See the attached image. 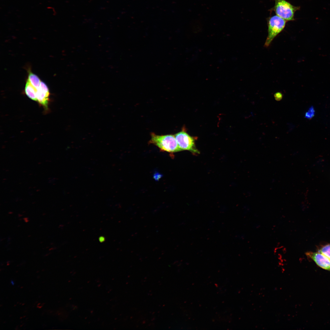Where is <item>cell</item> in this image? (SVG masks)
Returning <instances> with one entry per match:
<instances>
[{
	"mask_svg": "<svg viewBox=\"0 0 330 330\" xmlns=\"http://www.w3.org/2000/svg\"><path fill=\"white\" fill-rule=\"evenodd\" d=\"M149 143L155 145L162 151L171 153L182 151L174 135H159L152 132Z\"/></svg>",
	"mask_w": 330,
	"mask_h": 330,
	"instance_id": "1",
	"label": "cell"
},
{
	"mask_svg": "<svg viewBox=\"0 0 330 330\" xmlns=\"http://www.w3.org/2000/svg\"><path fill=\"white\" fill-rule=\"evenodd\" d=\"M11 284H12V285H13V284H14V282H13V280H11Z\"/></svg>",
	"mask_w": 330,
	"mask_h": 330,
	"instance_id": "13",
	"label": "cell"
},
{
	"mask_svg": "<svg viewBox=\"0 0 330 330\" xmlns=\"http://www.w3.org/2000/svg\"><path fill=\"white\" fill-rule=\"evenodd\" d=\"M315 114V111L313 107L310 108L305 113V117L308 119H310L314 116Z\"/></svg>",
	"mask_w": 330,
	"mask_h": 330,
	"instance_id": "10",
	"label": "cell"
},
{
	"mask_svg": "<svg viewBox=\"0 0 330 330\" xmlns=\"http://www.w3.org/2000/svg\"><path fill=\"white\" fill-rule=\"evenodd\" d=\"M28 79L31 85L36 89L38 88L40 85L41 81L39 78L31 71H29Z\"/></svg>",
	"mask_w": 330,
	"mask_h": 330,
	"instance_id": "8",
	"label": "cell"
},
{
	"mask_svg": "<svg viewBox=\"0 0 330 330\" xmlns=\"http://www.w3.org/2000/svg\"><path fill=\"white\" fill-rule=\"evenodd\" d=\"M154 178L156 179V180H157L161 177V175L159 174L156 173L154 175Z\"/></svg>",
	"mask_w": 330,
	"mask_h": 330,
	"instance_id": "12",
	"label": "cell"
},
{
	"mask_svg": "<svg viewBox=\"0 0 330 330\" xmlns=\"http://www.w3.org/2000/svg\"><path fill=\"white\" fill-rule=\"evenodd\" d=\"M300 9V6H294L285 0H275L273 10L277 15L288 21L295 20V13Z\"/></svg>",
	"mask_w": 330,
	"mask_h": 330,
	"instance_id": "2",
	"label": "cell"
},
{
	"mask_svg": "<svg viewBox=\"0 0 330 330\" xmlns=\"http://www.w3.org/2000/svg\"><path fill=\"white\" fill-rule=\"evenodd\" d=\"M37 89L33 86L27 79L25 87V92L27 96L31 100L37 101Z\"/></svg>",
	"mask_w": 330,
	"mask_h": 330,
	"instance_id": "7",
	"label": "cell"
},
{
	"mask_svg": "<svg viewBox=\"0 0 330 330\" xmlns=\"http://www.w3.org/2000/svg\"><path fill=\"white\" fill-rule=\"evenodd\" d=\"M274 97L277 101H279L281 99L282 97V95L280 93H277L274 94Z\"/></svg>",
	"mask_w": 330,
	"mask_h": 330,
	"instance_id": "11",
	"label": "cell"
},
{
	"mask_svg": "<svg viewBox=\"0 0 330 330\" xmlns=\"http://www.w3.org/2000/svg\"><path fill=\"white\" fill-rule=\"evenodd\" d=\"M306 255L320 267L330 271V259L323 254L318 251H308L306 253Z\"/></svg>",
	"mask_w": 330,
	"mask_h": 330,
	"instance_id": "5",
	"label": "cell"
},
{
	"mask_svg": "<svg viewBox=\"0 0 330 330\" xmlns=\"http://www.w3.org/2000/svg\"><path fill=\"white\" fill-rule=\"evenodd\" d=\"M174 135L181 151L187 150L195 154L199 153L196 146L195 139L189 135L184 128Z\"/></svg>",
	"mask_w": 330,
	"mask_h": 330,
	"instance_id": "4",
	"label": "cell"
},
{
	"mask_svg": "<svg viewBox=\"0 0 330 330\" xmlns=\"http://www.w3.org/2000/svg\"><path fill=\"white\" fill-rule=\"evenodd\" d=\"M318 251L323 254L330 259V243L321 246Z\"/></svg>",
	"mask_w": 330,
	"mask_h": 330,
	"instance_id": "9",
	"label": "cell"
},
{
	"mask_svg": "<svg viewBox=\"0 0 330 330\" xmlns=\"http://www.w3.org/2000/svg\"><path fill=\"white\" fill-rule=\"evenodd\" d=\"M50 92L47 86L41 81L39 87L37 89V101L45 108H47L49 100Z\"/></svg>",
	"mask_w": 330,
	"mask_h": 330,
	"instance_id": "6",
	"label": "cell"
},
{
	"mask_svg": "<svg viewBox=\"0 0 330 330\" xmlns=\"http://www.w3.org/2000/svg\"><path fill=\"white\" fill-rule=\"evenodd\" d=\"M268 35L264 46L268 47L274 38L284 28L286 21L278 16L274 15L267 19Z\"/></svg>",
	"mask_w": 330,
	"mask_h": 330,
	"instance_id": "3",
	"label": "cell"
}]
</instances>
